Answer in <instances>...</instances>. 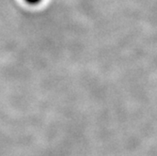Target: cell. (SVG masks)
<instances>
[{
  "instance_id": "obj_1",
  "label": "cell",
  "mask_w": 157,
  "mask_h": 156,
  "mask_svg": "<svg viewBox=\"0 0 157 156\" xmlns=\"http://www.w3.org/2000/svg\"><path fill=\"white\" fill-rule=\"evenodd\" d=\"M25 1L29 4H38L39 2L41 1V0H25Z\"/></svg>"
}]
</instances>
